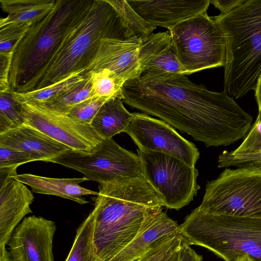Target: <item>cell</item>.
Returning <instances> with one entry per match:
<instances>
[{"instance_id": "6da1fadb", "label": "cell", "mask_w": 261, "mask_h": 261, "mask_svg": "<svg viewBox=\"0 0 261 261\" xmlns=\"http://www.w3.org/2000/svg\"><path fill=\"white\" fill-rule=\"evenodd\" d=\"M120 96L126 104L207 147L236 142L247 134L253 120L226 91H210L182 74H142L126 81Z\"/></svg>"}, {"instance_id": "7a4b0ae2", "label": "cell", "mask_w": 261, "mask_h": 261, "mask_svg": "<svg viewBox=\"0 0 261 261\" xmlns=\"http://www.w3.org/2000/svg\"><path fill=\"white\" fill-rule=\"evenodd\" d=\"M91 212L98 261H108L138 235L146 220L162 208L158 195L144 178L99 184Z\"/></svg>"}, {"instance_id": "3957f363", "label": "cell", "mask_w": 261, "mask_h": 261, "mask_svg": "<svg viewBox=\"0 0 261 261\" xmlns=\"http://www.w3.org/2000/svg\"><path fill=\"white\" fill-rule=\"evenodd\" d=\"M94 0H57L53 10L34 24L17 46L9 76L11 89L29 91L67 35L85 17Z\"/></svg>"}, {"instance_id": "277c9868", "label": "cell", "mask_w": 261, "mask_h": 261, "mask_svg": "<svg viewBox=\"0 0 261 261\" xmlns=\"http://www.w3.org/2000/svg\"><path fill=\"white\" fill-rule=\"evenodd\" d=\"M212 17L225 40L224 90L241 98L255 90L261 75V0H246L228 13Z\"/></svg>"}, {"instance_id": "5b68a950", "label": "cell", "mask_w": 261, "mask_h": 261, "mask_svg": "<svg viewBox=\"0 0 261 261\" xmlns=\"http://www.w3.org/2000/svg\"><path fill=\"white\" fill-rule=\"evenodd\" d=\"M135 37L123 18L110 4L106 0H94L86 15L65 38L30 91L48 86L86 69L101 39Z\"/></svg>"}, {"instance_id": "8992f818", "label": "cell", "mask_w": 261, "mask_h": 261, "mask_svg": "<svg viewBox=\"0 0 261 261\" xmlns=\"http://www.w3.org/2000/svg\"><path fill=\"white\" fill-rule=\"evenodd\" d=\"M179 233L187 244L203 247L225 261H261V218L213 214L198 207Z\"/></svg>"}, {"instance_id": "52a82bcc", "label": "cell", "mask_w": 261, "mask_h": 261, "mask_svg": "<svg viewBox=\"0 0 261 261\" xmlns=\"http://www.w3.org/2000/svg\"><path fill=\"white\" fill-rule=\"evenodd\" d=\"M198 207L213 214L261 218V169H226L207 183Z\"/></svg>"}, {"instance_id": "ba28073f", "label": "cell", "mask_w": 261, "mask_h": 261, "mask_svg": "<svg viewBox=\"0 0 261 261\" xmlns=\"http://www.w3.org/2000/svg\"><path fill=\"white\" fill-rule=\"evenodd\" d=\"M168 30L185 75L224 67L226 60L224 36L217 23L206 12Z\"/></svg>"}, {"instance_id": "9c48e42d", "label": "cell", "mask_w": 261, "mask_h": 261, "mask_svg": "<svg viewBox=\"0 0 261 261\" xmlns=\"http://www.w3.org/2000/svg\"><path fill=\"white\" fill-rule=\"evenodd\" d=\"M49 162L77 171L99 184L144 178L139 155L121 147L112 138L102 139L90 152L69 149Z\"/></svg>"}, {"instance_id": "30bf717a", "label": "cell", "mask_w": 261, "mask_h": 261, "mask_svg": "<svg viewBox=\"0 0 261 261\" xmlns=\"http://www.w3.org/2000/svg\"><path fill=\"white\" fill-rule=\"evenodd\" d=\"M145 180L153 189L163 206L178 210L188 204L200 189L198 171L173 156L138 150Z\"/></svg>"}, {"instance_id": "8fae6325", "label": "cell", "mask_w": 261, "mask_h": 261, "mask_svg": "<svg viewBox=\"0 0 261 261\" xmlns=\"http://www.w3.org/2000/svg\"><path fill=\"white\" fill-rule=\"evenodd\" d=\"M20 110L25 124L35 127L70 149L90 152L102 140L90 124L77 121L51 110L45 105L24 103L21 105Z\"/></svg>"}, {"instance_id": "7c38bea8", "label": "cell", "mask_w": 261, "mask_h": 261, "mask_svg": "<svg viewBox=\"0 0 261 261\" xmlns=\"http://www.w3.org/2000/svg\"><path fill=\"white\" fill-rule=\"evenodd\" d=\"M124 133L139 150L152 151L176 157L195 167L199 152L191 142L181 137L171 125L146 114L133 113Z\"/></svg>"}, {"instance_id": "4fadbf2b", "label": "cell", "mask_w": 261, "mask_h": 261, "mask_svg": "<svg viewBox=\"0 0 261 261\" xmlns=\"http://www.w3.org/2000/svg\"><path fill=\"white\" fill-rule=\"evenodd\" d=\"M54 221L35 215L24 217L13 230L7 245L11 261H54Z\"/></svg>"}, {"instance_id": "5bb4252c", "label": "cell", "mask_w": 261, "mask_h": 261, "mask_svg": "<svg viewBox=\"0 0 261 261\" xmlns=\"http://www.w3.org/2000/svg\"><path fill=\"white\" fill-rule=\"evenodd\" d=\"M140 39L103 38L86 71L107 69L114 73L124 84L141 73L139 60Z\"/></svg>"}, {"instance_id": "9a60e30c", "label": "cell", "mask_w": 261, "mask_h": 261, "mask_svg": "<svg viewBox=\"0 0 261 261\" xmlns=\"http://www.w3.org/2000/svg\"><path fill=\"white\" fill-rule=\"evenodd\" d=\"M145 21L169 29L185 20L206 12L210 0H126Z\"/></svg>"}, {"instance_id": "2e32d148", "label": "cell", "mask_w": 261, "mask_h": 261, "mask_svg": "<svg viewBox=\"0 0 261 261\" xmlns=\"http://www.w3.org/2000/svg\"><path fill=\"white\" fill-rule=\"evenodd\" d=\"M139 60L142 74L185 75L169 31L156 34L152 33L140 40Z\"/></svg>"}, {"instance_id": "e0dca14e", "label": "cell", "mask_w": 261, "mask_h": 261, "mask_svg": "<svg viewBox=\"0 0 261 261\" xmlns=\"http://www.w3.org/2000/svg\"><path fill=\"white\" fill-rule=\"evenodd\" d=\"M179 227L161 208L149 217L125 248L108 261H136L156 246L178 234Z\"/></svg>"}, {"instance_id": "ac0fdd59", "label": "cell", "mask_w": 261, "mask_h": 261, "mask_svg": "<svg viewBox=\"0 0 261 261\" xmlns=\"http://www.w3.org/2000/svg\"><path fill=\"white\" fill-rule=\"evenodd\" d=\"M34 198L27 186L14 178L0 188V249L6 248L14 229L32 213Z\"/></svg>"}, {"instance_id": "d6986e66", "label": "cell", "mask_w": 261, "mask_h": 261, "mask_svg": "<svg viewBox=\"0 0 261 261\" xmlns=\"http://www.w3.org/2000/svg\"><path fill=\"white\" fill-rule=\"evenodd\" d=\"M0 145L26 152L35 161L48 162L70 149L67 146L25 123L0 133Z\"/></svg>"}, {"instance_id": "ffe728a7", "label": "cell", "mask_w": 261, "mask_h": 261, "mask_svg": "<svg viewBox=\"0 0 261 261\" xmlns=\"http://www.w3.org/2000/svg\"><path fill=\"white\" fill-rule=\"evenodd\" d=\"M14 178L29 186L35 193L59 196L81 204L89 202L83 196H97L98 194V192L80 185V183L89 180L85 177L79 178H55L24 173L17 175Z\"/></svg>"}, {"instance_id": "44dd1931", "label": "cell", "mask_w": 261, "mask_h": 261, "mask_svg": "<svg viewBox=\"0 0 261 261\" xmlns=\"http://www.w3.org/2000/svg\"><path fill=\"white\" fill-rule=\"evenodd\" d=\"M57 0H0L8 15L0 19V28L11 24H36L54 8Z\"/></svg>"}, {"instance_id": "7402d4cb", "label": "cell", "mask_w": 261, "mask_h": 261, "mask_svg": "<svg viewBox=\"0 0 261 261\" xmlns=\"http://www.w3.org/2000/svg\"><path fill=\"white\" fill-rule=\"evenodd\" d=\"M120 94L108 99L100 108L90 123L91 126L102 139L112 138L124 132L133 113L123 104Z\"/></svg>"}, {"instance_id": "603a6c76", "label": "cell", "mask_w": 261, "mask_h": 261, "mask_svg": "<svg viewBox=\"0 0 261 261\" xmlns=\"http://www.w3.org/2000/svg\"><path fill=\"white\" fill-rule=\"evenodd\" d=\"M90 74L86 69L75 72L66 79L48 86L25 92L11 90L13 98L20 104L34 103L46 105L85 80Z\"/></svg>"}, {"instance_id": "cb8c5ba5", "label": "cell", "mask_w": 261, "mask_h": 261, "mask_svg": "<svg viewBox=\"0 0 261 261\" xmlns=\"http://www.w3.org/2000/svg\"><path fill=\"white\" fill-rule=\"evenodd\" d=\"M93 232L94 218L90 213L77 228L72 247L65 261H98Z\"/></svg>"}, {"instance_id": "d4e9b609", "label": "cell", "mask_w": 261, "mask_h": 261, "mask_svg": "<svg viewBox=\"0 0 261 261\" xmlns=\"http://www.w3.org/2000/svg\"><path fill=\"white\" fill-rule=\"evenodd\" d=\"M89 72V75L83 81L45 105L55 112L66 115L78 104L94 96Z\"/></svg>"}, {"instance_id": "484cf974", "label": "cell", "mask_w": 261, "mask_h": 261, "mask_svg": "<svg viewBox=\"0 0 261 261\" xmlns=\"http://www.w3.org/2000/svg\"><path fill=\"white\" fill-rule=\"evenodd\" d=\"M124 19L135 36L142 40L152 33L156 29L145 21L129 5L126 0H106Z\"/></svg>"}, {"instance_id": "4316f807", "label": "cell", "mask_w": 261, "mask_h": 261, "mask_svg": "<svg viewBox=\"0 0 261 261\" xmlns=\"http://www.w3.org/2000/svg\"><path fill=\"white\" fill-rule=\"evenodd\" d=\"M11 90L0 92V133L24 123L21 105L13 97Z\"/></svg>"}, {"instance_id": "83f0119b", "label": "cell", "mask_w": 261, "mask_h": 261, "mask_svg": "<svg viewBox=\"0 0 261 261\" xmlns=\"http://www.w3.org/2000/svg\"><path fill=\"white\" fill-rule=\"evenodd\" d=\"M88 72L94 96L111 98L120 94L124 83L114 73L107 69Z\"/></svg>"}, {"instance_id": "f1b7e54d", "label": "cell", "mask_w": 261, "mask_h": 261, "mask_svg": "<svg viewBox=\"0 0 261 261\" xmlns=\"http://www.w3.org/2000/svg\"><path fill=\"white\" fill-rule=\"evenodd\" d=\"M183 241L179 233L156 246L136 261H178Z\"/></svg>"}, {"instance_id": "f546056e", "label": "cell", "mask_w": 261, "mask_h": 261, "mask_svg": "<svg viewBox=\"0 0 261 261\" xmlns=\"http://www.w3.org/2000/svg\"><path fill=\"white\" fill-rule=\"evenodd\" d=\"M34 24H11L0 28V53H14L20 40Z\"/></svg>"}, {"instance_id": "4dcf8cb0", "label": "cell", "mask_w": 261, "mask_h": 261, "mask_svg": "<svg viewBox=\"0 0 261 261\" xmlns=\"http://www.w3.org/2000/svg\"><path fill=\"white\" fill-rule=\"evenodd\" d=\"M110 98L93 96L75 106L66 115L80 122L90 124L102 106Z\"/></svg>"}, {"instance_id": "1f68e13d", "label": "cell", "mask_w": 261, "mask_h": 261, "mask_svg": "<svg viewBox=\"0 0 261 261\" xmlns=\"http://www.w3.org/2000/svg\"><path fill=\"white\" fill-rule=\"evenodd\" d=\"M218 167L254 166L261 169V151L251 154H238L225 151L218 160Z\"/></svg>"}, {"instance_id": "d6a6232c", "label": "cell", "mask_w": 261, "mask_h": 261, "mask_svg": "<svg viewBox=\"0 0 261 261\" xmlns=\"http://www.w3.org/2000/svg\"><path fill=\"white\" fill-rule=\"evenodd\" d=\"M261 151V117L257 116L252 128L241 144L233 152L251 154Z\"/></svg>"}, {"instance_id": "836d02e7", "label": "cell", "mask_w": 261, "mask_h": 261, "mask_svg": "<svg viewBox=\"0 0 261 261\" xmlns=\"http://www.w3.org/2000/svg\"><path fill=\"white\" fill-rule=\"evenodd\" d=\"M35 161L29 153L17 149L0 145V168L17 166Z\"/></svg>"}, {"instance_id": "e575fe53", "label": "cell", "mask_w": 261, "mask_h": 261, "mask_svg": "<svg viewBox=\"0 0 261 261\" xmlns=\"http://www.w3.org/2000/svg\"><path fill=\"white\" fill-rule=\"evenodd\" d=\"M13 54L0 53V92H7L11 89L9 76Z\"/></svg>"}, {"instance_id": "d590c367", "label": "cell", "mask_w": 261, "mask_h": 261, "mask_svg": "<svg viewBox=\"0 0 261 261\" xmlns=\"http://www.w3.org/2000/svg\"><path fill=\"white\" fill-rule=\"evenodd\" d=\"M246 1V0H212L210 1V4H212L216 8L218 9L221 12V14H225L243 4Z\"/></svg>"}, {"instance_id": "8d00e7d4", "label": "cell", "mask_w": 261, "mask_h": 261, "mask_svg": "<svg viewBox=\"0 0 261 261\" xmlns=\"http://www.w3.org/2000/svg\"><path fill=\"white\" fill-rule=\"evenodd\" d=\"M202 256L197 254L190 245L183 241L178 261H202Z\"/></svg>"}, {"instance_id": "74e56055", "label": "cell", "mask_w": 261, "mask_h": 261, "mask_svg": "<svg viewBox=\"0 0 261 261\" xmlns=\"http://www.w3.org/2000/svg\"><path fill=\"white\" fill-rule=\"evenodd\" d=\"M17 167L11 166L0 168V188L17 175Z\"/></svg>"}, {"instance_id": "f35d334b", "label": "cell", "mask_w": 261, "mask_h": 261, "mask_svg": "<svg viewBox=\"0 0 261 261\" xmlns=\"http://www.w3.org/2000/svg\"><path fill=\"white\" fill-rule=\"evenodd\" d=\"M255 91V97L258 108V115L261 117V75L256 84Z\"/></svg>"}, {"instance_id": "ab89813d", "label": "cell", "mask_w": 261, "mask_h": 261, "mask_svg": "<svg viewBox=\"0 0 261 261\" xmlns=\"http://www.w3.org/2000/svg\"><path fill=\"white\" fill-rule=\"evenodd\" d=\"M0 261H11L9 251L6 248L0 249Z\"/></svg>"}, {"instance_id": "60d3db41", "label": "cell", "mask_w": 261, "mask_h": 261, "mask_svg": "<svg viewBox=\"0 0 261 261\" xmlns=\"http://www.w3.org/2000/svg\"><path fill=\"white\" fill-rule=\"evenodd\" d=\"M241 261H251L249 258H244L242 259Z\"/></svg>"}]
</instances>
